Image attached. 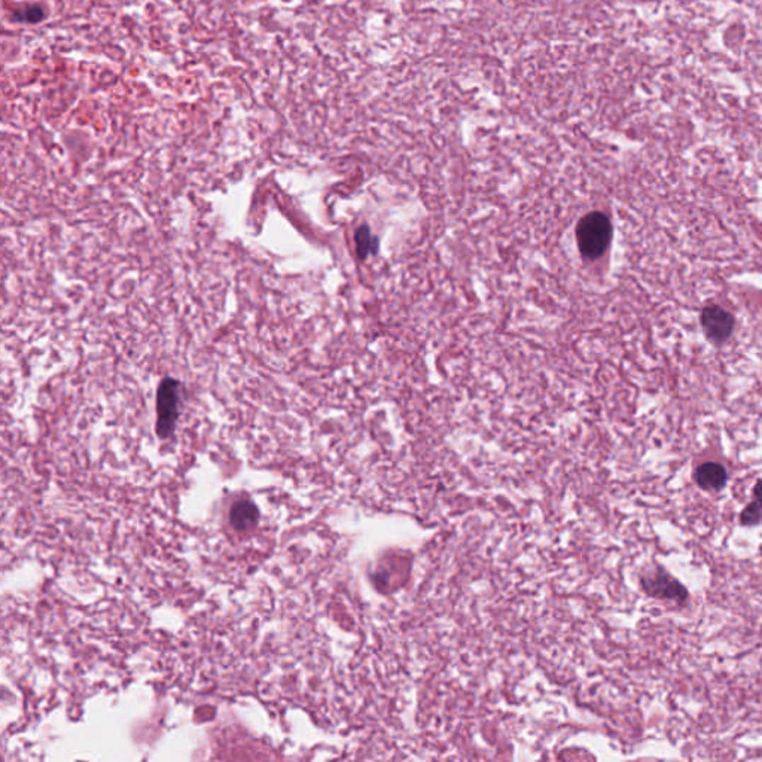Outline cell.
<instances>
[{
	"label": "cell",
	"instance_id": "obj_6",
	"mask_svg": "<svg viewBox=\"0 0 762 762\" xmlns=\"http://www.w3.org/2000/svg\"><path fill=\"white\" fill-rule=\"evenodd\" d=\"M652 585H654L652 593L661 594V597H669V599H676V600H679V599L683 600L686 597L685 588L679 582L671 579L669 575H664V573L658 575V577L654 579Z\"/></svg>",
	"mask_w": 762,
	"mask_h": 762
},
{
	"label": "cell",
	"instance_id": "obj_2",
	"mask_svg": "<svg viewBox=\"0 0 762 762\" xmlns=\"http://www.w3.org/2000/svg\"><path fill=\"white\" fill-rule=\"evenodd\" d=\"M182 405V384L164 379L156 392V435L166 439L173 435Z\"/></svg>",
	"mask_w": 762,
	"mask_h": 762
},
{
	"label": "cell",
	"instance_id": "obj_8",
	"mask_svg": "<svg viewBox=\"0 0 762 762\" xmlns=\"http://www.w3.org/2000/svg\"><path fill=\"white\" fill-rule=\"evenodd\" d=\"M754 496H755V499H756V500L762 502V480L756 483V485H755V490H754Z\"/></svg>",
	"mask_w": 762,
	"mask_h": 762
},
{
	"label": "cell",
	"instance_id": "obj_4",
	"mask_svg": "<svg viewBox=\"0 0 762 762\" xmlns=\"http://www.w3.org/2000/svg\"><path fill=\"white\" fill-rule=\"evenodd\" d=\"M258 520H260V511L255 507V503L248 499L236 502L231 508V514H229V521L238 531L250 530Z\"/></svg>",
	"mask_w": 762,
	"mask_h": 762
},
{
	"label": "cell",
	"instance_id": "obj_3",
	"mask_svg": "<svg viewBox=\"0 0 762 762\" xmlns=\"http://www.w3.org/2000/svg\"><path fill=\"white\" fill-rule=\"evenodd\" d=\"M701 323H703V328L704 330H706V334L712 338V340H727L731 334L732 328H734V321H732L731 316L719 307H712V308H706L703 311V319H701Z\"/></svg>",
	"mask_w": 762,
	"mask_h": 762
},
{
	"label": "cell",
	"instance_id": "obj_1",
	"mask_svg": "<svg viewBox=\"0 0 762 762\" xmlns=\"http://www.w3.org/2000/svg\"><path fill=\"white\" fill-rule=\"evenodd\" d=\"M578 246L587 260H597L606 252L612 237V225L603 213L587 214L577 228Z\"/></svg>",
	"mask_w": 762,
	"mask_h": 762
},
{
	"label": "cell",
	"instance_id": "obj_5",
	"mask_svg": "<svg viewBox=\"0 0 762 762\" xmlns=\"http://www.w3.org/2000/svg\"><path fill=\"white\" fill-rule=\"evenodd\" d=\"M695 481L704 490H721L727 484V471L719 463H704L695 471Z\"/></svg>",
	"mask_w": 762,
	"mask_h": 762
},
{
	"label": "cell",
	"instance_id": "obj_7",
	"mask_svg": "<svg viewBox=\"0 0 762 762\" xmlns=\"http://www.w3.org/2000/svg\"><path fill=\"white\" fill-rule=\"evenodd\" d=\"M762 521V502L756 500L747 507L741 514V523L746 526H755Z\"/></svg>",
	"mask_w": 762,
	"mask_h": 762
}]
</instances>
